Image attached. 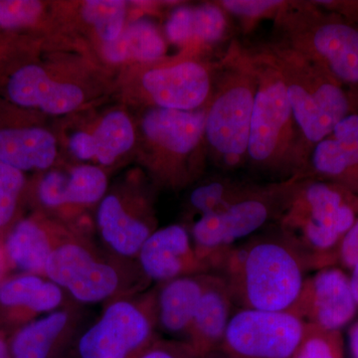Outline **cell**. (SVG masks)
<instances>
[{
	"instance_id": "cell-4",
	"label": "cell",
	"mask_w": 358,
	"mask_h": 358,
	"mask_svg": "<svg viewBox=\"0 0 358 358\" xmlns=\"http://www.w3.org/2000/svg\"><path fill=\"white\" fill-rule=\"evenodd\" d=\"M262 48L279 71L306 154L339 122L358 114V89L341 84L326 69L281 41Z\"/></svg>"
},
{
	"instance_id": "cell-33",
	"label": "cell",
	"mask_w": 358,
	"mask_h": 358,
	"mask_svg": "<svg viewBox=\"0 0 358 358\" xmlns=\"http://www.w3.org/2000/svg\"><path fill=\"white\" fill-rule=\"evenodd\" d=\"M225 13L247 20H258L277 15L285 1L282 0H222L217 2Z\"/></svg>"
},
{
	"instance_id": "cell-30",
	"label": "cell",
	"mask_w": 358,
	"mask_h": 358,
	"mask_svg": "<svg viewBox=\"0 0 358 358\" xmlns=\"http://www.w3.org/2000/svg\"><path fill=\"white\" fill-rule=\"evenodd\" d=\"M293 358H345L341 331L306 324L305 333Z\"/></svg>"
},
{
	"instance_id": "cell-39",
	"label": "cell",
	"mask_w": 358,
	"mask_h": 358,
	"mask_svg": "<svg viewBox=\"0 0 358 358\" xmlns=\"http://www.w3.org/2000/svg\"><path fill=\"white\" fill-rule=\"evenodd\" d=\"M0 358H10L8 339L2 333H0Z\"/></svg>"
},
{
	"instance_id": "cell-1",
	"label": "cell",
	"mask_w": 358,
	"mask_h": 358,
	"mask_svg": "<svg viewBox=\"0 0 358 358\" xmlns=\"http://www.w3.org/2000/svg\"><path fill=\"white\" fill-rule=\"evenodd\" d=\"M308 272L301 257L277 232L234 245L216 275L238 308L289 312Z\"/></svg>"
},
{
	"instance_id": "cell-40",
	"label": "cell",
	"mask_w": 358,
	"mask_h": 358,
	"mask_svg": "<svg viewBox=\"0 0 358 358\" xmlns=\"http://www.w3.org/2000/svg\"><path fill=\"white\" fill-rule=\"evenodd\" d=\"M3 260H6L3 251H0V275H1L2 266H3Z\"/></svg>"
},
{
	"instance_id": "cell-32",
	"label": "cell",
	"mask_w": 358,
	"mask_h": 358,
	"mask_svg": "<svg viewBox=\"0 0 358 358\" xmlns=\"http://www.w3.org/2000/svg\"><path fill=\"white\" fill-rule=\"evenodd\" d=\"M25 186L22 171L0 162V229L13 223Z\"/></svg>"
},
{
	"instance_id": "cell-31",
	"label": "cell",
	"mask_w": 358,
	"mask_h": 358,
	"mask_svg": "<svg viewBox=\"0 0 358 358\" xmlns=\"http://www.w3.org/2000/svg\"><path fill=\"white\" fill-rule=\"evenodd\" d=\"M46 6L38 0H0V28L22 30L43 20Z\"/></svg>"
},
{
	"instance_id": "cell-27",
	"label": "cell",
	"mask_w": 358,
	"mask_h": 358,
	"mask_svg": "<svg viewBox=\"0 0 358 358\" xmlns=\"http://www.w3.org/2000/svg\"><path fill=\"white\" fill-rule=\"evenodd\" d=\"M128 2L122 0H87L80 2L79 18L102 46L115 41L127 25Z\"/></svg>"
},
{
	"instance_id": "cell-13",
	"label": "cell",
	"mask_w": 358,
	"mask_h": 358,
	"mask_svg": "<svg viewBox=\"0 0 358 358\" xmlns=\"http://www.w3.org/2000/svg\"><path fill=\"white\" fill-rule=\"evenodd\" d=\"M306 324L288 312L239 308L226 329L224 358H293Z\"/></svg>"
},
{
	"instance_id": "cell-15",
	"label": "cell",
	"mask_w": 358,
	"mask_h": 358,
	"mask_svg": "<svg viewBox=\"0 0 358 358\" xmlns=\"http://www.w3.org/2000/svg\"><path fill=\"white\" fill-rule=\"evenodd\" d=\"M6 94L17 107L51 115L74 114L87 105L90 96L79 77L36 62L24 63L10 72Z\"/></svg>"
},
{
	"instance_id": "cell-19",
	"label": "cell",
	"mask_w": 358,
	"mask_h": 358,
	"mask_svg": "<svg viewBox=\"0 0 358 358\" xmlns=\"http://www.w3.org/2000/svg\"><path fill=\"white\" fill-rule=\"evenodd\" d=\"M136 262L145 279L157 285L209 273L195 253L189 228L183 224L157 228L141 246Z\"/></svg>"
},
{
	"instance_id": "cell-10",
	"label": "cell",
	"mask_w": 358,
	"mask_h": 358,
	"mask_svg": "<svg viewBox=\"0 0 358 358\" xmlns=\"http://www.w3.org/2000/svg\"><path fill=\"white\" fill-rule=\"evenodd\" d=\"M159 336L155 288L103 305L82 327L66 358H140Z\"/></svg>"
},
{
	"instance_id": "cell-20",
	"label": "cell",
	"mask_w": 358,
	"mask_h": 358,
	"mask_svg": "<svg viewBox=\"0 0 358 358\" xmlns=\"http://www.w3.org/2000/svg\"><path fill=\"white\" fill-rule=\"evenodd\" d=\"M77 231L41 212L14 223L4 240L6 262L23 274L44 275L51 254Z\"/></svg>"
},
{
	"instance_id": "cell-3",
	"label": "cell",
	"mask_w": 358,
	"mask_h": 358,
	"mask_svg": "<svg viewBox=\"0 0 358 358\" xmlns=\"http://www.w3.org/2000/svg\"><path fill=\"white\" fill-rule=\"evenodd\" d=\"M249 53L257 89L247 160L264 173L306 178L308 157L281 75L263 48Z\"/></svg>"
},
{
	"instance_id": "cell-14",
	"label": "cell",
	"mask_w": 358,
	"mask_h": 358,
	"mask_svg": "<svg viewBox=\"0 0 358 358\" xmlns=\"http://www.w3.org/2000/svg\"><path fill=\"white\" fill-rule=\"evenodd\" d=\"M143 66L136 90L148 108L192 112L208 105L214 83L206 63L183 55Z\"/></svg>"
},
{
	"instance_id": "cell-6",
	"label": "cell",
	"mask_w": 358,
	"mask_h": 358,
	"mask_svg": "<svg viewBox=\"0 0 358 358\" xmlns=\"http://www.w3.org/2000/svg\"><path fill=\"white\" fill-rule=\"evenodd\" d=\"M44 277L80 306L105 303L148 286L136 261L113 255L91 234L75 233L51 254Z\"/></svg>"
},
{
	"instance_id": "cell-35",
	"label": "cell",
	"mask_w": 358,
	"mask_h": 358,
	"mask_svg": "<svg viewBox=\"0 0 358 358\" xmlns=\"http://www.w3.org/2000/svg\"><path fill=\"white\" fill-rule=\"evenodd\" d=\"M358 263V219L339 245L338 265L352 271Z\"/></svg>"
},
{
	"instance_id": "cell-18",
	"label": "cell",
	"mask_w": 358,
	"mask_h": 358,
	"mask_svg": "<svg viewBox=\"0 0 358 358\" xmlns=\"http://www.w3.org/2000/svg\"><path fill=\"white\" fill-rule=\"evenodd\" d=\"M83 306L71 301L18 327L8 339L10 358H66L85 326Z\"/></svg>"
},
{
	"instance_id": "cell-21",
	"label": "cell",
	"mask_w": 358,
	"mask_h": 358,
	"mask_svg": "<svg viewBox=\"0 0 358 358\" xmlns=\"http://www.w3.org/2000/svg\"><path fill=\"white\" fill-rule=\"evenodd\" d=\"M306 178L329 181L358 195V114L348 115L313 148Z\"/></svg>"
},
{
	"instance_id": "cell-25",
	"label": "cell",
	"mask_w": 358,
	"mask_h": 358,
	"mask_svg": "<svg viewBox=\"0 0 358 358\" xmlns=\"http://www.w3.org/2000/svg\"><path fill=\"white\" fill-rule=\"evenodd\" d=\"M58 140L39 126L0 128V162L22 171H45L55 166Z\"/></svg>"
},
{
	"instance_id": "cell-37",
	"label": "cell",
	"mask_w": 358,
	"mask_h": 358,
	"mask_svg": "<svg viewBox=\"0 0 358 358\" xmlns=\"http://www.w3.org/2000/svg\"><path fill=\"white\" fill-rule=\"evenodd\" d=\"M348 338H350V346L352 357L353 358H358V322L350 327V331H348Z\"/></svg>"
},
{
	"instance_id": "cell-7",
	"label": "cell",
	"mask_w": 358,
	"mask_h": 358,
	"mask_svg": "<svg viewBox=\"0 0 358 358\" xmlns=\"http://www.w3.org/2000/svg\"><path fill=\"white\" fill-rule=\"evenodd\" d=\"M219 69L207 105L205 143L221 166L233 169L247 160L257 81L249 50L237 43L231 45Z\"/></svg>"
},
{
	"instance_id": "cell-24",
	"label": "cell",
	"mask_w": 358,
	"mask_h": 358,
	"mask_svg": "<svg viewBox=\"0 0 358 358\" xmlns=\"http://www.w3.org/2000/svg\"><path fill=\"white\" fill-rule=\"evenodd\" d=\"M233 306L222 279L216 275L215 281L202 296L185 339L195 358H224V338Z\"/></svg>"
},
{
	"instance_id": "cell-34",
	"label": "cell",
	"mask_w": 358,
	"mask_h": 358,
	"mask_svg": "<svg viewBox=\"0 0 358 358\" xmlns=\"http://www.w3.org/2000/svg\"><path fill=\"white\" fill-rule=\"evenodd\" d=\"M140 358H195V355L185 341L159 338Z\"/></svg>"
},
{
	"instance_id": "cell-26",
	"label": "cell",
	"mask_w": 358,
	"mask_h": 358,
	"mask_svg": "<svg viewBox=\"0 0 358 358\" xmlns=\"http://www.w3.org/2000/svg\"><path fill=\"white\" fill-rule=\"evenodd\" d=\"M100 53L110 64H155L164 61L166 42L154 21L141 17L128 23L115 41L100 46Z\"/></svg>"
},
{
	"instance_id": "cell-8",
	"label": "cell",
	"mask_w": 358,
	"mask_h": 358,
	"mask_svg": "<svg viewBox=\"0 0 358 358\" xmlns=\"http://www.w3.org/2000/svg\"><path fill=\"white\" fill-rule=\"evenodd\" d=\"M280 41L358 89V27L315 1H285L275 16Z\"/></svg>"
},
{
	"instance_id": "cell-17",
	"label": "cell",
	"mask_w": 358,
	"mask_h": 358,
	"mask_svg": "<svg viewBox=\"0 0 358 358\" xmlns=\"http://www.w3.org/2000/svg\"><path fill=\"white\" fill-rule=\"evenodd\" d=\"M357 310L350 275L343 268L329 267L306 278L288 313L305 324L341 331L355 319Z\"/></svg>"
},
{
	"instance_id": "cell-16",
	"label": "cell",
	"mask_w": 358,
	"mask_h": 358,
	"mask_svg": "<svg viewBox=\"0 0 358 358\" xmlns=\"http://www.w3.org/2000/svg\"><path fill=\"white\" fill-rule=\"evenodd\" d=\"M65 145L73 159L106 171L136 147V124L126 110L112 108L71 128Z\"/></svg>"
},
{
	"instance_id": "cell-9",
	"label": "cell",
	"mask_w": 358,
	"mask_h": 358,
	"mask_svg": "<svg viewBox=\"0 0 358 358\" xmlns=\"http://www.w3.org/2000/svg\"><path fill=\"white\" fill-rule=\"evenodd\" d=\"M300 176L268 185L246 183L220 210L200 216L189 228L195 253L209 273L216 274L239 240L278 220Z\"/></svg>"
},
{
	"instance_id": "cell-5",
	"label": "cell",
	"mask_w": 358,
	"mask_h": 358,
	"mask_svg": "<svg viewBox=\"0 0 358 358\" xmlns=\"http://www.w3.org/2000/svg\"><path fill=\"white\" fill-rule=\"evenodd\" d=\"M206 107L185 112L148 107L136 124L141 166L157 188L179 190L201 176Z\"/></svg>"
},
{
	"instance_id": "cell-29",
	"label": "cell",
	"mask_w": 358,
	"mask_h": 358,
	"mask_svg": "<svg viewBox=\"0 0 358 358\" xmlns=\"http://www.w3.org/2000/svg\"><path fill=\"white\" fill-rule=\"evenodd\" d=\"M245 183L228 178L211 179L197 185L188 197L190 213L203 216L220 210L236 196Z\"/></svg>"
},
{
	"instance_id": "cell-12",
	"label": "cell",
	"mask_w": 358,
	"mask_h": 358,
	"mask_svg": "<svg viewBox=\"0 0 358 358\" xmlns=\"http://www.w3.org/2000/svg\"><path fill=\"white\" fill-rule=\"evenodd\" d=\"M109 187L107 171L95 164L54 166L39 174L33 197L38 212L92 235L91 226L81 219L90 209L96 208Z\"/></svg>"
},
{
	"instance_id": "cell-28",
	"label": "cell",
	"mask_w": 358,
	"mask_h": 358,
	"mask_svg": "<svg viewBox=\"0 0 358 358\" xmlns=\"http://www.w3.org/2000/svg\"><path fill=\"white\" fill-rule=\"evenodd\" d=\"M227 30V17L222 7L215 3H203L189 7L188 44L183 52L193 57L199 52L223 39Z\"/></svg>"
},
{
	"instance_id": "cell-23",
	"label": "cell",
	"mask_w": 358,
	"mask_h": 358,
	"mask_svg": "<svg viewBox=\"0 0 358 358\" xmlns=\"http://www.w3.org/2000/svg\"><path fill=\"white\" fill-rule=\"evenodd\" d=\"M70 301L65 292L44 275L20 273L0 282V310L21 327Z\"/></svg>"
},
{
	"instance_id": "cell-36",
	"label": "cell",
	"mask_w": 358,
	"mask_h": 358,
	"mask_svg": "<svg viewBox=\"0 0 358 358\" xmlns=\"http://www.w3.org/2000/svg\"><path fill=\"white\" fill-rule=\"evenodd\" d=\"M315 2L327 10L339 14L358 27V0H324Z\"/></svg>"
},
{
	"instance_id": "cell-2",
	"label": "cell",
	"mask_w": 358,
	"mask_h": 358,
	"mask_svg": "<svg viewBox=\"0 0 358 358\" xmlns=\"http://www.w3.org/2000/svg\"><path fill=\"white\" fill-rule=\"evenodd\" d=\"M358 219V195L306 178L296 181L278 218V232L308 271L338 267L339 245Z\"/></svg>"
},
{
	"instance_id": "cell-11",
	"label": "cell",
	"mask_w": 358,
	"mask_h": 358,
	"mask_svg": "<svg viewBox=\"0 0 358 358\" xmlns=\"http://www.w3.org/2000/svg\"><path fill=\"white\" fill-rule=\"evenodd\" d=\"M159 226L154 199L143 174H129L109 187L96 208L95 230L113 255L136 261Z\"/></svg>"
},
{
	"instance_id": "cell-38",
	"label": "cell",
	"mask_w": 358,
	"mask_h": 358,
	"mask_svg": "<svg viewBox=\"0 0 358 358\" xmlns=\"http://www.w3.org/2000/svg\"><path fill=\"white\" fill-rule=\"evenodd\" d=\"M350 280L353 296H355V300L357 301L358 307V263L350 271Z\"/></svg>"
},
{
	"instance_id": "cell-22",
	"label": "cell",
	"mask_w": 358,
	"mask_h": 358,
	"mask_svg": "<svg viewBox=\"0 0 358 358\" xmlns=\"http://www.w3.org/2000/svg\"><path fill=\"white\" fill-rule=\"evenodd\" d=\"M216 274L183 275L155 285V310L159 331L185 341L202 296Z\"/></svg>"
}]
</instances>
